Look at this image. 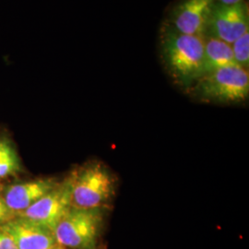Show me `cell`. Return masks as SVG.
I'll return each instance as SVG.
<instances>
[{
  "mask_svg": "<svg viewBox=\"0 0 249 249\" xmlns=\"http://www.w3.org/2000/svg\"><path fill=\"white\" fill-rule=\"evenodd\" d=\"M160 52L172 78L187 89L204 75V39L177 31L167 22L161 28Z\"/></svg>",
  "mask_w": 249,
  "mask_h": 249,
  "instance_id": "6da1fadb",
  "label": "cell"
},
{
  "mask_svg": "<svg viewBox=\"0 0 249 249\" xmlns=\"http://www.w3.org/2000/svg\"><path fill=\"white\" fill-rule=\"evenodd\" d=\"M105 209L71 207L56 225V243L71 249H95Z\"/></svg>",
  "mask_w": 249,
  "mask_h": 249,
  "instance_id": "277c9868",
  "label": "cell"
},
{
  "mask_svg": "<svg viewBox=\"0 0 249 249\" xmlns=\"http://www.w3.org/2000/svg\"><path fill=\"white\" fill-rule=\"evenodd\" d=\"M201 102L214 104H239L249 95V71L237 65L209 72L189 88Z\"/></svg>",
  "mask_w": 249,
  "mask_h": 249,
  "instance_id": "7a4b0ae2",
  "label": "cell"
},
{
  "mask_svg": "<svg viewBox=\"0 0 249 249\" xmlns=\"http://www.w3.org/2000/svg\"><path fill=\"white\" fill-rule=\"evenodd\" d=\"M72 207L105 209L116 190V178L102 162L86 164L71 174Z\"/></svg>",
  "mask_w": 249,
  "mask_h": 249,
  "instance_id": "3957f363",
  "label": "cell"
},
{
  "mask_svg": "<svg viewBox=\"0 0 249 249\" xmlns=\"http://www.w3.org/2000/svg\"><path fill=\"white\" fill-rule=\"evenodd\" d=\"M219 3L225 4V5H232V4H237L240 2H244L245 0H216Z\"/></svg>",
  "mask_w": 249,
  "mask_h": 249,
  "instance_id": "9a60e30c",
  "label": "cell"
},
{
  "mask_svg": "<svg viewBox=\"0 0 249 249\" xmlns=\"http://www.w3.org/2000/svg\"><path fill=\"white\" fill-rule=\"evenodd\" d=\"M20 171L18 153L7 139L0 138V179L13 176Z\"/></svg>",
  "mask_w": 249,
  "mask_h": 249,
  "instance_id": "8fae6325",
  "label": "cell"
},
{
  "mask_svg": "<svg viewBox=\"0 0 249 249\" xmlns=\"http://www.w3.org/2000/svg\"><path fill=\"white\" fill-rule=\"evenodd\" d=\"M15 216L17 215L9 209L8 205L6 204L4 197L0 196V223L2 224L6 223L12 218H14Z\"/></svg>",
  "mask_w": 249,
  "mask_h": 249,
  "instance_id": "4fadbf2b",
  "label": "cell"
},
{
  "mask_svg": "<svg viewBox=\"0 0 249 249\" xmlns=\"http://www.w3.org/2000/svg\"><path fill=\"white\" fill-rule=\"evenodd\" d=\"M57 184L58 182L50 178L15 184L6 190L4 200L13 213L19 214L35 204Z\"/></svg>",
  "mask_w": 249,
  "mask_h": 249,
  "instance_id": "9c48e42d",
  "label": "cell"
},
{
  "mask_svg": "<svg viewBox=\"0 0 249 249\" xmlns=\"http://www.w3.org/2000/svg\"><path fill=\"white\" fill-rule=\"evenodd\" d=\"M66 249V248H65V247H63V246H60V245H59V246H57V245H56V246H54V247H53V248H52V249Z\"/></svg>",
  "mask_w": 249,
  "mask_h": 249,
  "instance_id": "2e32d148",
  "label": "cell"
},
{
  "mask_svg": "<svg viewBox=\"0 0 249 249\" xmlns=\"http://www.w3.org/2000/svg\"><path fill=\"white\" fill-rule=\"evenodd\" d=\"M216 0H182L170 14L167 23L188 36L204 37Z\"/></svg>",
  "mask_w": 249,
  "mask_h": 249,
  "instance_id": "52a82bcc",
  "label": "cell"
},
{
  "mask_svg": "<svg viewBox=\"0 0 249 249\" xmlns=\"http://www.w3.org/2000/svg\"><path fill=\"white\" fill-rule=\"evenodd\" d=\"M204 75L215 70L236 65L231 45L213 36H205Z\"/></svg>",
  "mask_w": 249,
  "mask_h": 249,
  "instance_id": "30bf717a",
  "label": "cell"
},
{
  "mask_svg": "<svg viewBox=\"0 0 249 249\" xmlns=\"http://www.w3.org/2000/svg\"><path fill=\"white\" fill-rule=\"evenodd\" d=\"M0 249H18L7 232L0 229Z\"/></svg>",
  "mask_w": 249,
  "mask_h": 249,
  "instance_id": "5bb4252c",
  "label": "cell"
},
{
  "mask_svg": "<svg viewBox=\"0 0 249 249\" xmlns=\"http://www.w3.org/2000/svg\"><path fill=\"white\" fill-rule=\"evenodd\" d=\"M71 196V175L37 200L35 204L18 215L39 223L53 232L56 225L72 207Z\"/></svg>",
  "mask_w": 249,
  "mask_h": 249,
  "instance_id": "5b68a950",
  "label": "cell"
},
{
  "mask_svg": "<svg viewBox=\"0 0 249 249\" xmlns=\"http://www.w3.org/2000/svg\"><path fill=\"white\" fill-rule=\"evenodd\" d=\"M235 64L246 70L249 66V32L236 39L231 44Z\"/></svg>",
  "mask_w": 249,
  "mask_h": 249,
  "instance_id": "7c38bea8",
  "label": "cell"
},
{
  "mask_svg": "<svg viewBox=\"0 0 249 249\" xmlns=\"http://www.w3.org/2000/svg\"><path fill=\"white\" fill-rule=\"evenodd\" d=\"M249 32V8L246 1L232 5L215 2L205 36H213L231 45Z\"/></svg>",
  "mask_w": 249,
  "mask_h": 249,
  "instance_id": "8992f818",
  "label": "cell"
},
{
  "mask_svg": "<svg viewBox=\"0 0 249 249\" xmlns=\"http://www.w3.org/2000/svg\"><path fill=\"white\" fill-rule=\"evenodd\" d=\"M18 249H50L57 245L53 231L22 216H15L0 225Z\"/></svg>",
  "mask_w": 249,
  "mask_h": 249,
  "instance_id": "ba28073f",
  "label": "cell"
}]
</instances>
